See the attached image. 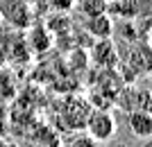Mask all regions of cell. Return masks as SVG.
<instances>
[{
  "instance_id": "3957f363",
  "label": "cell",
  "mask_w": 152,
  "mask_h": 147,
  "mask_svg": "<svg viewBox=\"0 0 152 147\" xmlns=\"http://www.w3.org/2000/svg\"><path fill=\"white\" fill-rule=\"evenodd\" d=\"M116 104L123 111H134V109H148L152 111V93L148 88H139V86H127L121 88L116 95Z\"/></svg>"
},
{
  "instance_id": "8fae6325",
  "label": "cell",
  "mask_w": 152,
  "mask_h": 147,
  "mask_svg": "<svg viewBox=\"0 0 152 147\" xmlns=\"http://www.w3.org/2000/svg\"><path fill=\"white\" fill-rule=\"evenodd\" d=\"M75 5L80 7V12H82L86 18L107 12V0H75Z\"/></svg>"
},
{
  "instance_id": "9a60e30c",
  "label": "cell",
  "mask_w": 152,
  "mask_h": 147,
  "mask_svg": "<svg viewBox=\"0 0 152 147\" xmlns=\"http://www.w3.org/2000/svg\"><path fill=\"white\" fill-rule=\"evenodd\" d=\"M136 5H139L136 18H152V0H136Z\"/></svg>"
},
{
  "instance_id": "6da1fadb",
  "label": "cell",
  "mask_w": 152,
  "mask_h": 147,
  "mask_svg": "<svg viewBox=\"0 0 152 147\" xmlns=\"http://www.w3.org/2000/svg\"><path fill=\"white\" fill-rule=\"evenodd\" d=\"M84 131L98 143H109L118 131V122L109 109H91L84 122Z\"/></svg>"
},
{
  "instance_id": "ac0fdd59",
  "label": "cell",
  "mask_w": 152,
  "mask_h": 147,
  "mask_svg": "<svg viewBox=\"0 0 152 147\" xmlns=\"http://www.w3.org/2000/svg\"><path fill=\"white\" fill-rule=\"evenodd\" d=\"M2 61H5V57H2V52H0V66H2Z\"/></svg>"
},
{
  "instance_id": "7a4b0ae2",
  "label": "cell",
  "mask_w": 152,
  "mask_h": 147,
  "mask_svg": "<svg viewBox=\"0 0 152 147\" xmlns=\"http://www.w3.org/2000/svg\"><path fill=\"white\" fill-rule=\"evenodd\" d=\"M0 18L12 30H27L34 20V12L27 0H0Z\"/></svg>"
},
{
  "instance_id": "9c48e42d",
  "label": "cell",
  "mask_w": 152,
  "mask_h": 147,
  "mask_svg": "<svg viewBox=\"0 0 152 147\" xmlns=\"http://www.w3.org/2000/svg\"><path fill=\"white\" fill-rule=\"evenodd\" d=\"M107 14L118 20H134L139 14L136 0H107Z\"/></svg>"
},
{
  "instance_id": "4fadbf2b",
  "label": "cell",
  "mask_w": 152,
  "mask_h": 147,
  "mask_svg": "<svg viewBox=\"0 0 152 147\" xmlns=\"http://www.w3.org/2000/svg\"><path fill=\"white\" fill-rule=\"evenodd\" d=\"M45 5L50 7V9H55V12H64L68 14L73 7H75V0H45Z\"/></svg>"
},
{
  "instance_id": "ba28073f",
  "label": "cell",
  "mask_w": 152,
  "mask_h": 147,
  "mask_svg": "<svg viewBox=\"0 0 152 147\" xmlns=\"http://www.w3.org/2000/svg\"><path fill=\"white\" fill-rule=\"evenodd\" d=\"M84 30L93 38H111V34H114V18L107 12L98 14V16H89L86 23H84Z\"/></svg>"
},
{
  "instance_id": "7c38bea8",
  "label": "cell",
  "mask_w": 152,
  "mask_h": 147,
  "mask_svg": "<svg viewBox=\"0 0 152 147\" xmlns=\"http://www.w3.org/2000/svg\"><path fill=\"white\" fill-rule=\"evenodd\" d=\"M68 147H100V143L93 140L89 134H80V136H75V138H70Z\"/></svg>"
},
{
  "instance_id": "2e32d148",
  "label": "cell",
  "mask_w": 152,
  "mask_h": 147,
  "mask_svg": "<svg viewBox=\"0 0 152 147\" xmlns=\"http://www.w3.org/2000/svg\"><path fill=\"white\" fill-rule=\"evenodd\" d=\"M141 147H152V138H143V145Z\"/></svg>"
},
{
  "instance_id": "d6986e66",
  "label": "cell",
  "mask_w": 152,
  "mask_h": 147,
  "mask_svg": "<svg viewBox=\"0 0 152 147\" xmlns=\"http://www.w3.org/2000/svg\"><path fill=\"white\" fill-rule=\"evenodd\" d=\"M5 147H16V145H14V143H7V145Z\"/></svg>"
},
{
  "instance_id": "5bb4252c",
  "label": "cell",
  "mask_w": 152,
  "mask_h": 147,
  "mask_svg": "<svg viewBox=\"0 0 152 147\" xmlns=\"http://www.w3.org/2000/svg\"><path fill=\"white\" fill-rule=\"evenodd\" d=\"M7 129H9V109L5 102H0V136H5Z\"/></svg>"
},
{
  "instance_id": "277c9868",
  "label": "cell",
  "mask_w": 152,
  "mask_h": 147,
  "mask_svg": "<svg viewBox=\"0 0 152 147\" xmlns=\"http://www.w3.org/2000/svg\"><path fill=\"white\" fill-rule=\"evenodd\" d=\"M25 32H27L25 34V45L34 52V54H43V52H48L52 48V36H55V34L48 30V25L32 20Z\"/></svg>"
},
{
  "instance_id": "e0dca14e",
  "label": "cell",
  "mask_w": 152,
  "mask_h": 147,
  "mask_svg": "<svg viewBox=\"0 0 152 147\" xmlns=\"http://www.w3.org/2000/svg\"><path fill=\"white\" fill-rule=\"evenodd\" d=\"M5 145H7V140L2 138V136H0V147H5Z\"/></svg>"
},
{
  "instance_id": "30bf717a",
  "label": "cell",
  "mask_w": 152,
  "mask_h": 147,
  "mask_svg": "<svg viewBox=\"0 0 152 147\" xmlns=\"http://www.w3.org/2000/svg\"><path fill=\"white\" fill-rule=\"evenodd\" d=\"M14 95H16V77H14L12 70L0 66V97L12 100Z\"/></svg>"
},
{
  "instance_id": "ffe728a7",
  "label": "cell",
  "mask_w": 152,
  "mask_h": 147,
  "mask_svg": "<svg viewBox=\"0 0 152 147\" xmlns=\"http://www.w3.org/2000/svg\"><path fill=\"white\" fill-rule=\"evenodd\" d=\"M114 147H125V145H114Z\"/></svg>"
},
{
  "instance_id": "5b68a950",
  "label": "cell",
  "mask_w": 152,
  "mask_h": 147,
  "mask_svg": "<svg viewBox=\"0 0 152 147\" xmlns=\"http://www.w3.org/2000/svg\"><path fill=\"white\" fill-rule=\"evenodd\" d=\"M127 129L134 138H152V111L134 109L127 111Z\"/></svg>"
},
{
  "instance_id": "52a82bcc",
  "label": "cell",
  "mask_w": 152,
  "mask_h": 147,
  "mask_svg": "<svg viewBox=\"0 0 152 147\" xmlns=\"http://www.w3.org/2000/svg\"><path fill=\"white\" fill-rule=\"evenodd\" d=\"M136 75H145L152 72V45L150 43H136V48H132L129 59L125 61Z\"/></svg>"
},
{
  "instance_id": "8992f818",
  "label": "cell",
  "mask_w": 152,
  "mask_h": 147,
  "mask_svg": "<svg viewBox=\"0 0 152 147\" xmlns=\"http://www.w3.org/2000/svg\"><path fill=\"white\" fill-rule=\"evenodd\" d=\"M91 61L100 68H114L118 64V50L109 38H95L91 48Z\"/></svg>"
}]
</instances>
